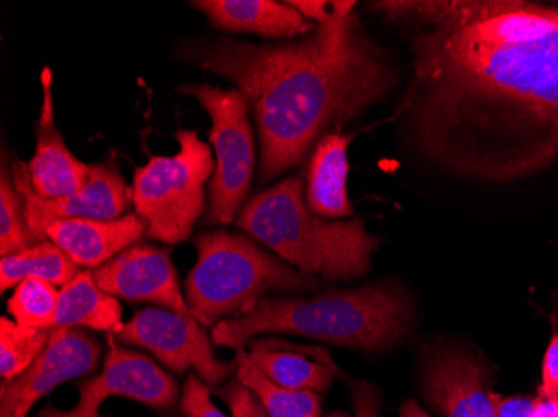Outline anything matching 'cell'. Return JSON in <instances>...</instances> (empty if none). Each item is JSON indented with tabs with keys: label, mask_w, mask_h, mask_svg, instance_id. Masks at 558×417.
Returning a JSON list of instances; mask_svg holds the SVG:
<instances>
[{
	"label": "cell",
	"mask_w": 558,
	"mask_h": 417,
	"mask_svg": "<svg viewBox=\"0 0 558 417\" xmlns=\"http://www.w3.org/2000/svg\"><path fill=\"white\" fill-rule=\"evenodd\" d=\"M369 5L423 25L395 119L425 161L488 184L522 181L558 161V8L522 0Z\"/></svg>",
	"instance_id": "obj_1"
},
{
	"label": "cell",
	"mask_w": 558,
	"mask_h": 417,
	"mask_svg": "<svg viewBox=\"0 0 558 417\" xmlns=\"http://www.w3.org/2000/svg\"><path fill=\"white\" fill-rule=\"evenodd\" d=\"M354 5L331 2L328 21L284 42L218 37L178 49L180 59L225 77L246 97L258 125L262 182L300 165L323 137L340 133L397 87L393 62Z\"/></svg>",
	"instance_id": "obj_2"
},
{
	"label": "cell",
	"mask_w": 558,
	"mask_h": 417,
	"mask_svg": "<svg viewBox=\"0 0 558 417\" xmlns=\"http://www.w3.org/2000/svg\"><path fill=\"white\" fill-rule=\"evenodd\" d=\"M409 294L393 282L315 297H263L250 312L213 328V344L241 349L262 334H291L360 351H387L412 332Z\"/></svg>",
	"instance_id": "obj_3"
},
{
	"label": "cell",
	"mask_w": 558,
	"mask_h": 417,
	"mask_svg": "<svg viewBox=\"0 0 558 417\" xmlns=\"http://www.w3.org/2000/svg\"><path fill=\"white\" fill-rule=\"evenodd\" d=\"M306 175L294 174L251 197L236 224L298 271L331 281L366 275L379 240L362 219L326 221L304 199Z\"/></svg>",
	"instance_id": "obj_4"
},
{
	"label": "cell",
	"mask_w": 558,
	"mask_h": 417,
	"mask_svg": "<svg viewBox=\"0 0 558 417\" xmlns=\"http://www.w3.org/2000/svg\"><path fill=\"white\" fill-rule=\"evenodd\" d=\"M196 250L184 297L193 318L209 328L246 315L268 293H306L319 284L313 275L233 232L199 234Z\"/></svg>",
	"instance_id": "obj_5"
},
{
	"label": "cell",
	"mask_w": 558,
	"mask_h": 417,
	"mask_svg": "<svg viewBox=\"0 0 558 417\" xmlns=\"http://www.w3.org/2000/svg\"><path fill=\"white\" fill-rule=\"evenodd\" d=\"M175 139L180 150L168 158H150L136 169L131 187L136 212L146 221L147 236L165 244L190 240L205 212V186L216 168L211 149L194 131L180 128Z\"/></svg>",
	"instance_id": "obj_6"
},
{
	"label": "cell",
	"mask_w": 558,
	"mask_h": 417,
	"mask_svg": "<svg viewBox=\"0 0 558 417\" xmlns=\"http://www.w3.org/2000/svg\"><path fill=\"white\" fill-rule=\"evenodd\" d=\"M178 93L193 97L211 119L209 139L216 168L209 182V224H230L240 216L255 172V134L241 90H222L209 84H186Z\"/></svg>",
	"instance_id": "obj_7"
},
{
	"label": "cell",
	"mask_w": 558,
	"mask_h": 417,
	"mask_svg": "<svg viewBox=\"0 0 558 417\" xmlns=\"http://www.w3.org/2000/svg\"><path fill=\"white\" fill-rule=\"evenodd\" d=\"M118 344L143 347L174 372L193 369L208 385L230 378L231 364L216 357L203 324L191 315L162 307L137 310L136 316L111 334Z\"/></svg>",
	"instance_id": "obj_8"
},
{
	"label": "cell",
	"mask_w": 558,
	"mask_h": 417,
	"mask_svg": "<svg viewBox=\"0 0 558 417\" xmlns=\"http://www.w3.org/2000/svg\"><path fill=\"white\" fill-rule=\"evenodd\" d=\"M80 401L72 409L49 406L39 417H105L100 407L111 397H128L153 409H171L178 397V382L155 360L137 351L125 349L111 338L105 368L77 384Z\"/></svg>",
	"instance_id": "obj_9"
},
{
	"label": "cell",
	"mask_w": 558,
	"mask_h": 417,
	"mask_svg": "<svg viewBox=\"0 0 558 417\" xmlns=\"http://www.w3.org/2000/svg\"><path fill=\"white\" fill-rule=\"evenodd\" d=\"M12 177L24 197L27 221L34 234L46 241L44 232L52 222L64 219H99L114 221L130 214L133 189L114 161L90 164L89 177L83 189L58 199H44L31 184L29 165L12 159Z\"/></svg>",
	"instance_id": "obj_10"
},
{
	"label": "cell",
	"mask_w": 558,
	"mask_h": 417,
	"mask_svg": "<svg viewBox=\"0 0 558 417\" xmlns=\"http://www.w3.org/2000/svg\"><path fill=\"white\" fill-rule=\"evenodd\" d=\"M99 356L100 343L87 329H52L46 349L33 366L0 384V417H27L34 404L52 389L93 375Z\"/></svg>",
	"instance_id": "obj_11"
},
{
	"label": "cell",
	"mask_w": 558,
	"mask_h": 417,
	"mask_svg": "<svg viewBox=\"0 0 558 417\" xmlns=\"http://www.w3.org/2000/svg\"><path fill=\"white\" fill-rule=\"evenodd\" d=\"M490 369L465 351L440 347L426 357L423 394L445 417H497L501 394Z\"/></svg>",
	"instance_id": "obj_12"
},
{
	"label": "cell",
	"mask_w": 558,
	"mask_h": 417,
	"mask_svg": "<svg viewBox=\"0 0 558 417\" xmlns=\"http://www.w3.org/2000/svg\"><path fill=\"white\" fill-rule=\"evenodd\" d=\"M90 272L100 290L118 299L156 304L162 309L191 315L186 297L181 293L180 278L166 249L134 244Z\"/></svg>",
	"instance_id": "obj_13"
},
{
	"label": "cell",
	"mask_w": 558,
	"mask_h": 417,
	"mask_svg": "<svg viewBox=\"0 0 558 417\" xmlns=\"http://www.w3.org/2000/svg\"><path fill=\"white\" fill-rule=\"evenodd\" d=\"M43 106L36 122V152L29 164L31 184L44 199L71 196L83 189L90 164L75 158L59 131L52 100V72H43Z\"/></svg>",
	"instance_id": "obj_14"
},
{
	"label": "cell",
	"mask_w": 558,
	"mask_h": 417,
	"mask_svg": "<svg viewBox=\"0 0 558 417\" xmlns=\"http://www.w3.org/2000/svg\"><path fill=\"white\" fill-rule=\"evenodd\" d=\"M147 232V224L137 212L114 221L99 219H64L46 229L44 236L61 247L75 265L100 268L109 260L137 244Z\"/></svg>",
	"instance_id": "obj_15"
},
{
	"label": "cell",
	"mask_w": 558,
	"mask_h": 417,
	"mask_svg": "<svg viewBox=\"0 0 558 417\" xmlns=\"http://www.w3.org/2000/svg\"><path fill=\"white\" fill-rule=\"evenodd\" d=\"M197 11L216 29L233 34H256L268 39L293 40L315 29L313 22L298 14L287 2L272 0H197Z\"/></svg>",
	"instance_id": "obj_16"
},
{
	"label": "cell",
	"mask_w": 558,
	"mask_h": 417,
	"mask_svg": "<svg viewBox=\"0 0 558 417\" xmlns=\"http://www.w3.org/2000/svg\"><path fill=\"white\" fill-rule=\"evenodd\" d=\"M348 146L350 139L347 136L328 134L310 156L304 199L310 211L319 218L344 219L353 216V204L348 197Z\"/></svg>",
	"instance_id": "obj_17"
},
{
	"label": "cell",
	"mask_w": 558,
	"mask_h": 417,
	"mask_svg": "<svg viewBox=\"0 0 558 417\" xmlns=\"http://www.w3.org/2000/svg\"><path fill=\"white\" fill-rule=\"evenodd\" d=\"M122 326V306L118 297L100 290L93 272L81 271L59 291L56 329L84 328L114 334Z\"/></svg>",
	"instance_id": "obj_18"
},
{
	"label": "cell",
	"mask_w": 558,
	"mask_h": 417,
	"mask_svg": "<svg viewBox=\"0 0 558 417\" xmlns=\"http://www.w3.org/2000/svg\"><path fill=\"white\" fill-rule=\"evenodd\" d=\"M275 344V343H272ZM250 357L256 368L283 388L296 391L325 393L333 384L335 368L331 359L312 360L301 353L266 347L263 343L251 344Z\"/></svg>",
	"instance_id": "obj_19"
},
{
	"label": "cell",
	"mask_w": 558,
	"mask_h": 417,
	"mask_svg": "<svg viewBox=\"0 0 558 417\" xmlns=\"http://www.w3.org/2000/svg\"><path fill=\"white\" fill-rule=\"evenodd\" d=\"M236 375L269 417H322V396L313 391L283 388L266 378L244 347L236 353Z\"/></svg>",
	"instance_id": "obj_20"
},
{
	"label": "cell",
	"mask_w": 558,
	"mask_h": 417,
	"mask_svg": "<svg viewBox=\"0 0 558 417\" xmlns=\"http://www.w3.org/2000/svg\"><path fill=\"white\" fill-rule=\"evenodd\" d=\"M80 272V266L61 247L46 240L31 249L0 259V291L5 293L31 278L64 287Z\"/></svg>",
	"instance_id": "obj_21"
},
{
	"label": "cell",
	"mask_w": 558,
	"mask_h": 417,
	"mask_svg": "<svg viewBox=\"0 0 558 417\" xmlns=\"http://www.w3.org/2000/svg\"><path fill=\"white\" fill-rule=\"evenodd\" d=\"M43 243L27 221L25 203L15 186L11 165L2 158L0 171V256H12Z\"/></svg>",
	"instance_id": "obj_22"
},
{
	"label": "cell",
	"mask_w": 558,
	"mask_h": 417,
	"mask_svg": "<svg viewBox=\"0 0 558 417\" xmlns=\"http://www.w3.org/2000/svg\"><path fill=\"white\" fill-rule=\"evenodd\" d=\"M50 331L22 328L11 319H0V378L2 381L17 378L33 366L46 349Z\"/></svg>",
	"instance_id": "obj_23"
},
{
	"label": "cell",
	"mask_w": 558,
	"mask_h": 417,
	"mask_svg": "<svg viewBox=\"0 0 558 417\" xmlns=\"http://www.w3.org/2000/svg\"><path fill=\"white\" fill-rule=\"evenodd\" d=\"M59 291L43 279H25L17 285L8 303L9 312L22 328L56 329Z\"/></svg>",
	"instance_id": "obj_24"
},
{
	"label": "cell",
	"mask_w": 558,
	"mask_h": 417,
	"mask_svg": "<svg viewBox=\"0 0 558 417\" xmlns=\"http://www.w3.org/2000/svg\"><path fill=\"white\" fill-rule=\"evenodd\" d=\"M497 417H558V400L544 396H501Z\"/></svg>",
	"instance_id": "obj_25"
},
{
	"label": "cell",
	"mask_w": 558,
	"mask_h": 417,
	"mask_svg": "<svg viewBox=\"0 0 558 417\" xmlns=\"http://www.w3.org/2000/svg\"><path fill=\"white\" fill-rule=\"evenodd\" d=\"M181 410L186 417H228L213 404L209 385L197 375L187 376Z\"/></svg>",
	"instance_id": "obj_26"
},
{
	"label": "cell",
	"mask_w": 558,
	"mask_h": 417,
	"mask_svg": "<svg viewBox=\"0 0 558 417\" xmlns=\"http://www.w3.org/2000/svg\"><path fill=\"white\" fill-rule=\"evenodd\" d=\"M218 396L230 406L233 417H269L255 394L238 378L219 389Z\"/></svg>",
	"instance_id": "obj_27"
},
{
	"label": "cell",
	"mask_w": 558,
	"mask_h": 417,
	"mask_svg": "<svg viewBox=\"0 0 558 417\" xmlns=\"http://www.w3.org/2000/svg\"><path fill=\"white\" fill-rule=\"evenodd\" d=\"M354 416L347 413H333L326 417H379L381 393L368 382H354L353 384Z\"/></svg>",
	"instance_id": "obj_28"
},
{
	"label": "cell",
	"mask_w": 558,
	"mask_h": 417,
	"mask_svg": "<svg viewBox=\"0 0 558 417\" xmlns=\"http://www.w3.org/2000/svg\"><path fill=\"white\" fill-rule=\"evenodd\" d=\"M538 396L558 400V332L554 331L542 360V378Z\"/></svg>",
	"instance_id": "obj_29"
},
{
	"label": "cell",
	"mask_w": 558,
	"mask_h": 417,
	"mask_svg": "<svg viewBox=\"0 0 558 417\" xmlns=\"http://www.w3.org/2000/svg\"><path fill=\"white\" fill-rule=\"evenodd\" d=\"M287 4L313 24H323L331 15V2L325 0H291Z\"/></svg>",
	"instance_id": "obj_30"
},
{
	"label": "cell",
	"mask_w": 558,
	"mask_h": 417,
	"mask_svg": "<svg viewBox=\"0 0 558 417\" xmlns=\"http://www.w3.org/2000/svg\"><path fill=\"white\" fill-rule=\"evenodd\" d=\"M400 417H432L415 400L404 401L400 407Z\"/></svg>",
	"instance_id": "obj_31"
}]
</instances>
